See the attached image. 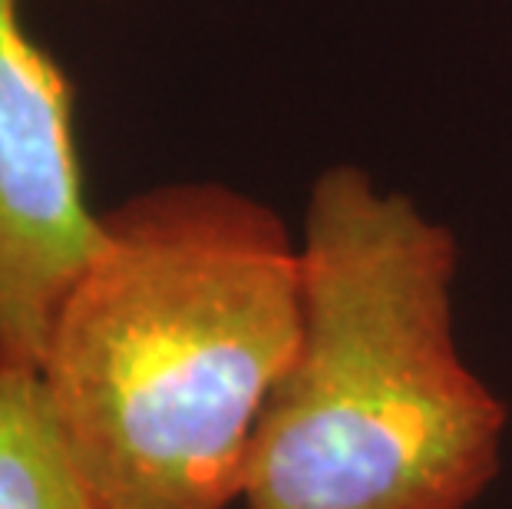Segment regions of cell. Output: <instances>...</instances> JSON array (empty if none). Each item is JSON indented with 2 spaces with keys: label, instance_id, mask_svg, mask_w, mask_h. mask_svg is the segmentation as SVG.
I'll list each match as a JSON object with an SVG mask.
<instances>
[{
  "label": "cell",
  "instance_id": "277c9868",
  "mask_svg": "<svg viewBox=\"0 0 512 509\" xmlns=\"http://www.w3.org/2000/svg\"><path fill=\"white\" fill-rule=\"evenodd\" d=\"M0 509H100L34 367L0 364Z\"/></svg>",
  "mask_w": 512,
  "mask_h": 509
},
{
  "label": "cell",
  "instance_id": "6da1fadb",
  "mask_svg": "<svg viewBox=\"0 0 512 509\" xmlns=\"http://www.w3.org/2000/svg\"><path fill=\"white\" fill-rule=\"evenodd\" d=\"M301 338V248L222 182L100 212L40 377L100 509H228Z\"/></svg>",
  "mask_w": 512,
  "mask_h": 509
},
{
  "label": "cell",
  "instance_id": "7a4b0ae2",
  "mask_svg": "<svg viewBox=\"0 0 512 509\" xmlns=\"http://www.w3.org/2000/svg\"><path fill=\"white\" fill-rule=\"evenodd\" d=\"M301 338L248 443L245 509H470L506 407L453 341L456 238L357 166L314 182Z\"/></svg>",
  "mask_w": 512,
  "mask_h": 509
},
{
  "label": "cell",
  "instance_id": "3957f363",
  "mask_svg": "<svg viewBox=\"0 0 512 509\" xmlns=\"http://www.w3.org/2000/svg\"><path fill=\"white\" fill-rule=\"evenodd\" d=\"M96 245L67 73L24 30L20 0H0V364L40 371Z\"/></svg>",
  "mask_w": 512,
  "mask_h": 509
}]
</instances>
